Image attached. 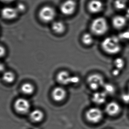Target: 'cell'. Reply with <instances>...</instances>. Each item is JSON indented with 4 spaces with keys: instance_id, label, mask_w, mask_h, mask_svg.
Wrapping results in <instances>:
<instances>
[{
    "instance_id": "1",
    "label": "cell",
    "mask_w": 129,
    "mask_h": 129,
    "mask_svg": "<svg viewBox=\"0 0 129 129\" xmlns=\"http://www.w3.org/2000/svg\"><path fill=\"white\" fill-rule=\"evenodd\" d=\"M101 46L104 52L111 55L118 54L122 49L121 40L116 36H109L105 38Z\"/></svg>"
},
{
    "instance_id": "2",
    "label": "cell",
    "mask_w": 129,
    "mask_h": 129,
    "mask_svg": "<svg viewBox=\"0 0 129 129\" xmlns=\"http://www.w3.org/2000/svg\"><path fill=\"white\" fill-rule=\"evenodd\" d=\"M91 32L96 36H102L107 32L108 24L105 18L99 17L93 20L90 26Z\"/></svg>"
},
{
    "instance_id": "3",
    "label": "cell",
    "mask_w": 129,
    "mask_h": 129,
    "mask_svg": "<svg viewBox=\"0 0 129 129\" xmlns=\"http://www.w3.org/2000/svg\"><path fill=\"white\" fill-rule=\"evenodd\" d=\"M56 79L60 84L67 85L70 84H77L80 81V78L77 76H72L67 71L63 70L57 74Z\"/></svg>"
},
{
    "instance_id": "4",
    "label": "cell",
    "mask_w": 129,
    "mask_h": 129,
    "mask_svg": "<svg viewBox=\"0 0 129 129\" xmlns=\"http://www.w3.org/2000/svg\"><path fill=\"white\" fill-rule=\"evenodd\" d=\"M56 11L53 8L50 6H45L40 9L39 16L41 21L45 23L53 21L55 17Z\"/></svg>"
},
{
    "instance_id": "5",
    "label": "cell",
    "mask_w": 129,
    "mask_h": 129,
    "mask_svg": "<svg viewBox=\"0 0 129 129\" xmlns=\"http://www.w3.org/2000/svg\"><path fill=\"white\" fill-rule=\"evenodd\" d=\"M85 117L87 121L91 123H98L102 119L103 113L99 108L93 107L86 111Z\"/></svg>"
},
{
    "instance_id": "6",
    "label": "cell",
    "mask_w": 129,
    "mask_h": 129,
    "mask_svg": "<svg viewBox=\"0 0 129 129\" xmlns=\"http://www.w3.org/2000/svg\"><path fill=\"white\" fill-rule=\"evenodd\" d=\"M87 81L89 88L95 91L103 87L105 84L103 77L97 74H92L89 76L87 78Z\"/></svg>"
},
{
    "instance_id": "7",
    "label": "cell",
    "mask_w": 129,
    "mask_h": 129,
    "mask_svg": "<svg viewBox=\"0 0 129 129\" xmlns=\"http://www.w3.org/2000/svg\"><path fill=\"white\" fill-rule=\"evenodd\" d=\"M77 8V3L74 0H66L61 5L60 11L66 16H71L75 12Z\"/></svg>"
},
{
    "instance_id": "8",
    "label": "cell",
    "mask_w": 129,
    "mask_h": 129,
    "mask_svg": "<svg viewBox=\"0 0 129 129\" xmlns=\"http://www.w3.org/2000/svg\"><path fill=\"white\" fill-rule=\"evenodd\" d=\"M30 105L27 100L24 98L17 99L14 103V108L18 113L25 114L30 111Z\"/></svg>"
},
{
    "instance_id": "9",
    "label": "cell",
    "mask_w": 129,
    "mask_h": 129,
    "mask_svg": "<svg viewBox=\"0 0 129 129\" xmlns=\"http://www.w3.org/2000/svg\"><path fill=\"white\" fill-rule=\"evenodd\" d=\"M67 92L64 88L57 86L54 88L52 91V98L57 102H61L66 99Z\"/></svg>"
},
{
    "instance_id": "10",
    "label": "cell",
    "mask_w": 129,
    "mask_h": 129,
    "mask_svg": "<svg viewBox=\"0 0 129 129\" xmlns=\"http://www.w3.org/2000/svg\"><path fill=\"white\" fill-rule=\"evenodd\" d=\"M105 110L108 115L111 116H115L120 113L121 107L118 103L111 101L106 105Z\"/></svg>"
},
{
    "instance_id": "11",
    "label": "cell",
    "mask_w": 129,
    "mask_h": 129,
    "mask_svg": "<svg viewBox=\"0 0 129 129\" xmlns=\"http://www.w3.org/2000/svg\"><path fill=\"white\" fill-rule=\"evenodd\" d=\"M18 11L16 8L12 7H6L2 9V17L7 20H14L18 16Z\"/></svg>"
},
{
    "instance_id": "12",
    "label": "cell",
    "mask_w": 129,
    "mask_h": 129,
    "mask_svg": "<svg viewBox=\"0 0 129 129\" xmlns=\"http://www.w3.org/2000/svg\"><path fill=\"white\" fill-rule=\"evenodd\" d=\"M88 8L90 13L96 14L102 11L104 5L100 0H91L88 4Z\"/></svg>"
},
{
    "instance_id": "13",
    "label": "cell",
    "mask_w": 129,
    "mask_h": 129,
    "mask_svg": "<svg viewBox=\"0 0 129 129\" xmlns=\"http://www.w3.org/2000/svg\"><path fill=\"white\" fill-rule=\"evenodd\" d=\"M127 20L125 16L117 15L113 17L112 23L114 27L117 29L123 28L127 23Z\"/></svg>"
},
{
    "instance_id": "14",
    "label": "cell",
    "mask_w": 129,
    "mask_h": 129,
    "mask_svg": "<svg viewBox=\"0 0 129 129\" xmlns=\"http://www.w3.org/2000/svg\"><path fill=\"white\" fill-rule=\"evenodd\" d=\"M107 95L104 91H96L92 95L91 100L97 104H102L105 102Z\"/></svg>"
},
{
    "instance_id": "15",
    "label": "cell",
    "mask_w": 129,
    "mask_h": 129,
    "mask_svg": "<svg viewBox=\"0 0 129 129\" xmlns=\"http://www.w3.org/2000/svg\"><path fill=\"white\" fill-rule=\"evenodd\" d=\"M51 28L54 33L59 35L64 33L66 30V26L64 23L60 20L53 22Z\"/></svg>"
},
{
    "instance_id": "16",
    "label": "cell",
    "mask_w": 129,
    "mask_h": 129,
    "mask_svg": "<svg viewBox=\"0 0 129 129\" xmlns=\"http://www.w3.org/2000/svg\"><path fill=\"white\" fill-rule=\"evenodd\" d=\"M44 113L40 109H35L30 112V118L33 122H39L42 121L44 118Z\"/></svg>"
},
{
    "instance_id": "17",
    "label": "cell",
    "mask_w": 129,
    "mask_h": 129,
    "mask_svg": "<svg viewBox=\"0 0 129 129\" xmlns=\"http://www.w3.org/2000/svg\"><path fill=\"white\" fill-rule=\"evenodd\" d=\"M21 89L22 92L25 95H31L34 92L35 88L31 84L26 83L22 85Z\"/></svg>"
},
{
    "instance_id": "18",
    "label": "cell",
    "mask_w": 129,
    "mask_h": 129,
    "mask_svg": "<svg viewBox=\"0 0 129 129\" xmlns=\"http://www.w3.org/2000/svg\"><path fill=\"white\" fill-rule=\"evenodd\" d=\"M81 40L84 45L90 46L93 43L94 38L92 35L91 33L87 32L83 35Z\"/></svg>"
},
{
    "instance_id": "19",
    "label": "cell",
    "mask_w": 129,
    "mask_h": 129,
    "mask_svg": "<svg viewBox=\"0 0 129 129\" xmlns=\"http://www.w3.org/2000/svg\"><path fill=\"white\" fill-rule=\"evenodd\" d=\"M2 78L5 82L8 83H13L15 79V76L14 73L11 71H6L3 73Z\"/></svg>"
},
{
    "instance_id": "20",
    "label": "cell",
    "mask_w": 129,
    "mask_h": 129,
    "mask_svg": "<svg viewBox=\"0 0 129 129\" xmlns=\"http://www.w3.org/2000/svg\"><path fill=\"white\" fill-rule=\"evenodd\" d=\"M127 5V0H115L114 2L115 8L118 10L125 9Z\"/></svg>"
},
{
    "instance_id": "21",
    "label": "cell",
    "mask_w": 129,
    "mask_h": 129,
    "mask_svg": "<svg viewBox=\"0 0 129 129\" xmlns=\"http://www.w3.org/2000/svg\"><path fill=\"white\" fill-rule=\"evenodd\" d=\"M114 64L115 67V69H117L119 71H121L123 69L125 66V62L123 58L121 57H118L115 59Z\"/></svg>"
},
{
    "instance_id": "22",
    "label": "cell",
    "mask_w": 129,
    "mask_h": 129,
    "mask_svg": "<svg viewBox=\"0 0 129 129\" xmlns=\"http://www.w3.org/2000/svg\"><path fill=\"white\" fill-rule=\"evenodd\" d=\"M103 87L104 88V91L107 95H112L115 92V87L111 83H105Z\"/></svg>"
},
{
    "instance_id": "23",
    "label": "cell",
    "mask_w": 129,
    "mask_h": 129,
    "mask_svg": "<svg viewBox=\"0 0 129 129\" xmlns=\"http://www.w3.org/2000/svg\"><path fill=\"white\" fill-rule=\"evenodd\" d=\"M120 40H125V41H129V31L128 30L122 32L118 37Z\"/></svg>"
},
{
    "instance_id": "24",
    "label": "cell",
    "mask_w": 129,
    "mask_h": 129,
    "mask_svg": "<svg viewBox=\"0 0 129 129\" xmlns=\"http://www.w3.org/2000/svg\"><path fill=\"white\" fill-rule=\"evenodd\" d=\"M16 8L18 11V13H22L25 11L26 9V6L23 3H20L17 5Z\"/></svg>"
},
{
    "instance_id": "25",
    "label": "cell",
    "mask_w": 129,
    "mask_h": 129,
    "mask_svg": "<svg viewBox=\"0 0 129 129\" xmlns=\"http://www.w3.org/2000/svg\"><path fill=\"white\" fill-rule=\"evenodd\" d=\"M122 99L124 102L129 103V91L122 95Z\"/></svg>"
},
{
    "instance_id": "26",
    "label": "cell",
    "mask_w": 129,
    "mask_h": 129,
    "mask_svg": "<svg viewBox=\"0 0 129 129\" xmlns=\"http://www.w3.org/2000/svg\"><path fill=\"white\" fill-rule=\"evenodd\" d=\"M6 53V49L3 46L0 45V58L4 57Z\"/></svg>"
},
{
    "instance_id": "27",
    "label": "cell",
    "mask_w": 129,
    "mask_h": 129,
    "mask_svg": "<svg viewBox=\"0 0 129 129\" xmlns=\"http://www.w3.org/2000/svg\"><path fill=\"white\" fill-rule=\"evenodd\" d=\"M120 71L119 70H118L117 69H115V70H114L112 71V74L115 76H117L119 75L120 73Z\"/></svg>"
},
{
    "instance_id": "28",
    "label": "cell",
    "mask_w": 129,
    "mask_h": 129,
    "mask_svg": "<svg viewBox=\"0 0 129 129\" xmlns=\"http://www.w3.org/2000/svg\"><path fill=\"white\" fill-rule=\"evenodd\" d=\"M5 70V66L3 64L0 62V73H2L4 72Z\"/></svg>"
},
{
    "instance_id": "29",
    "label": "cell",
    "mask_w": 129,
    "mask_h": 129,
    "mask_svg": "<svg viewBox=\"0 0 129 129\" xmlns=\"http://www.w3.org/2000/svg\"><path fill=\"white\" fill-rule=\"evenodd\" d=\"M125 16L127 19V20H129V8L126 9Z\"/></svg>"
},
{
    "instance_id": "30",
    "label": "cell",
    "mask_w": 129,
    "mask_h": 129,
    "mask_svg": "<svg viewBox=\"0 0 129 129\" xmlns=\"http://www.w3.org/2000/svg\"><path fill=\"white\" fill-rule=\"evenodd\" d=\"M14 0H0L1 2L5 3H9L11 2H13Z\"/></svg>"
},
{
    "instance_id": "31",
    "label": "cell",
    "mask_w": 129,
    "mask_h": 129,
    "mask_svg": "<svg viewBox=\"0 0 129 129\" xmlns=\"http://www.w3.org/2000/svg\"><path fill=\"white\" fill-rule=\"evenodd\" d=\"M127 30H129V27H128V28L127 29Z\"/></svg>"
},
{
    "instance_id": "32",
    "label": "cell",
    "mask_w": 129,
    "mask_h": 129,
    "mask_svg": "<svg viewBox=\"0 0 129 129\" xmlns=\"http://www.w3.org/2000/svg\"></svg>"
}]
</instances>
